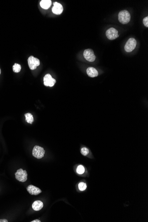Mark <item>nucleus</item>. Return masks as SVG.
Wrapping results in <instances>:
<instances>
[{"label":"nucleus","instance_id":"obj_1","mask_svg":"<svg viewBox=\"0 0 148 222\" xmlns=\"http://www.w3.org/2000/svg\"><path fill=\"white\" fill-rule=\"evenodd\" d=\"M130 18L131 16L130 13L127 10H123L119 13V20L121 24H127L130 21Z\"/></svg>","mask_w":148,"mask_h":222},{"label":"nucleus","instance_id":"obj_2","mask_svg":"<svg viewBox=\"0 0 148 222\" xmlns=\"http://www.w3.org/2000/svg\"><path fill=\"white\" fill-rule=\"evenodd\" d=\"M15 177L17 181L21 182H25L27 180V171L23 170V169H20L17 170L15 173Z\"/></svg>","mask_w":148,"mask_h":222},{"label":"nucleus","instance_id":"obj_3","mask_svg":"<svg viewBox=\"0 0 148 222\" xmlns=\"http://www.w3.org/2000/svg\"><path fill=\"white\" fill-rule=\"evenodd\" d=\"M45 150L42 147L36 145L33 150V155L37 159H41L44 157Z\"/></svg>","mask_w":148,"mask_h":222},{"label":"nucleus","instance_id":"obj_4","mask_svg":"<svg viewBox=\"0 0 148 222\" xmlns=\"http://www.w3.org/2000/svg\"><path fill=\"white\" fill-rule=\"evenodd\" d=\"M137 45V41L135 39L131 38L127 41L125 46V50L128 53H130L135 49Z\"/></svg>","mask_w":148,"mask_h":222},{"label":"nucleus","instance_id":"obj_5","mask_svg":"<svg viewBox=\"0 0 148 222\" xmlns=\"http://www.w3.org/2000/svg\"><path fill=\"white\" fill-rule=\"evenodd\" d=\"M28 62L29 67L32 70L36 69L37 67L39 66L40 64L39 59L37 58L34 57L33 55L30 56L28 58Z\"/></svg>","mask_w":148,"mask_h":222},{"label":"nucleus","instance_id":"obj_6","mask_svg":"<svg viewBox=\"0 0 148 222\" xmlns=\"http://www.w3.org/2000/svg\"><path fill=\"white\" fill-rule=\"evenodd\" d=\"M83 55L85 59L88 61L92 62L95 60L96 56L94 54V51L91 49L85 50L83 53Z\"/></svg>","mask_w":148,"mask_h":222},{"label":"nucleus","instance_id":"obj_7","mask_svg":"<svg viewBox=\"0 0 148 222\" xmlns=\"http://www.w3.org/2000/svg\"><path fill=\"white\" fill-rule=\"evenodd\" d=\"M106 36L110 40H114L119 37L118 31L114 28H111L106 32Z\"/></svg>","mask_w":148,"mask_h":222},{"label":"nucleus","instance_id":"obj_8","mask_svg":"<svg viewBox=\"0 0 148 222\" xmlns=\"http://www.w3.org/2000/svg\"><path fill=\"white\" fill-rule=\"evenodd\" d=\"M55 83V79L52 78L51 75L49 74H47L43 78V83L47 87H53Z\"/></svg>","mask_w":148,"mask_h":222},{"label":"nucleus","instance_id":"obj_9","mask_svg":"<svg viewBox=\"0 0 148 222\" xmlns=\"http://www.w3.org/2000/svg\"><path fill=\"white\" fill-rule=\"evenodd\" d=\"M53 7L52 9V11L54 14L56 15H60L63 12V8L61 4L57 2L53 3Z\"/></svg>","mask_w":148,"mask_h":222},{"label":"nucleus","instance_id":"obj_10","mask_svg":"<svg viewBox=\"0 0 148 222\" xmlns=\"http://www.w3.org/2000/svg\"><path fill=\"white\" fill-rule=\"evenodd\" d=\"M27 191L32 195H38L41 193L42 191L39 188L33 185H29L27 188Z\"/></svg>","mask_w":148,"mask_h":222},{"label":"nucleus","instance_id":"obj_11","mask_svg":"<svg viewBox=\"0 0 148 222\" xmlns=\"http://www.w3.org/2000/svg\"><path fill=\"white\" fill-rule=\"evenodd\" d=\"M43 206V204L42 202L40 201H36L34 202L32 204V207L33 209L36 211L41 210Z\"/></svg>","mask_w":148,"mask_h":222},{"label":"nucleus","instance_id":"obj_12","mask_svg":"<svg viewBox=\"0 0 148 222\" xmlns=\"http://www.w3.org/2000/svg\"><path fill=\"white\" fill-rule=\"evenodd\" d=\"M87 74L91 77H97L98 75V72L97 70L94 67H88L87 70Z\"/></svg>","mask_w":148,"mask_h":222},{"label":"nucleus","instance_id":"obj_13","mask_svg":"<svg viewBox=\"0 0 148 222\" xmlns=\"http://www.w3.org/2000/svg\"><path fill=\"white\" fill-rule=\"evenodd\" d=\"M51 5V0H42L40 2V6L45 9H49Z\"/></svg>","mask_w":148,"mask_h":222},{"label":"nucleus","instance_id":"obj_14","mask_svg":"<svg viewBox=\"0 0 148 222\" xmlns=\"http://www.w3.org/2000/svg\"><path fill=\"white\" fill-rule=\"evenodd\" d=\"M25 120L27 121V123L30 124L33 123L34 121L33 117V115L30 113H27L25 114Z\"/></svg>","mask_w":148,"mask_h":222},{"label":"nucleus","instance_id":"obj_15","mask_svg":"<svg viewBox=\"0 0 148 222\" xmlns=\"http://www.w3.org/2000/svg\"><path fill=\"white\" fill-rule=\"evenodd\" d=\"M13 71L15 73H18L21 71V67L20 64L15 63L13 66Z\"/></svg>","mask_w":148,"mask_h":222},{"label":"nucleus","instance_id":"obj_16","mask_svg":"<svg viewBox=\"0 0 148 222\" xmlns=\"http://www.w3.org/2000/svg\"><path fill=\"white\" fill-rule=\"evenodd\" d=\"M76 171L78 174H83L85 172V169L83 165H79V166H78V167H77Z\"/></svg>","mask_w":148,"mask_h":222},{"label":"nucleus","instance_id":"obj_17","mask_svg":"<svg viewBox=\"0 0 148 222\" xmlns=\"http://www.w3.org/2000/svg\"><path fill=\"white\" fill-rule=\"evenodd\" d=\"M87 185L84 182H80L79 184V189L81 191H83L87 189Z\"/></svg>","mask_w":148,"mask_h":222},{"label":"nucleus","instance_id":"obj_18","mask_svg":"<svg viewBox=\"0 0 148 222\" xmlns=\"http://www.w3.org/2000/svg\"><path fill=\"white\" fill-rule=\"evenodd\" d=\"M81 153L83 156H87L89 153V149L86 147H83L81 149Z\"/></svg>","mask_w":148,"mask_h":222},{"label":"nucleus","instance_id":"obj_19","mask_svg":"<svg viewBox=\"0 0 148 222\" xmlns=\"http://www.w3.org/2000/svg\"><path fill=\"white\" fill-rule=\"evenodd\" d=\"M148 17H145V18H144V19H143V22L144 25L145 26H146V27H148Z\"/></svg>","mask_w":148,"mask_h":222},{"label":"nucleus","instance_id":"obj_20","mask_svg":"<svg viewBox=\"0 0 148 222\" xmlns=\"http://www.w3.org/2000/svg\"><path fill=\"white\" fill-rule=\"evenodd\" d=\"M8 221L6 219H0V222H8Z\"/></svg>","mask_w":148,"mask_h":222},{"label":"nucleus","instance_id":"obj_21","mask_svg":"<svg viewBox=\"0 0 148 222\" xmlns=\"http://www.w3.org/2000/svg\"><path fill=\"white\" fill-rule=\"evenodd\" d=\"M41 221L39 219H35V220H33L31 221V222H41Z\"/></svg>","mask_w":148,"mask_h":222},{"label":"nucleus","instance_id":"obj_22","mask_svg":"<svg viewBox=\"0 0 148 222\" xmlns=\"http://www.w3.org/2000/svg\"><path fill=\"white\" fill-rule=\"evenodd\" d=\"M1 70L0 69V74H1Z\"/></svg>","mask_w":148,"mask_h":222}]
</instances>
